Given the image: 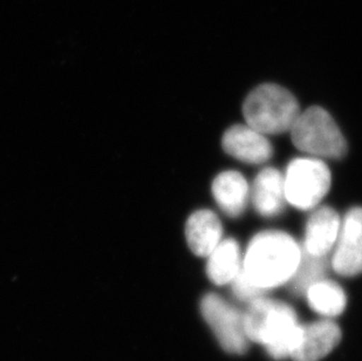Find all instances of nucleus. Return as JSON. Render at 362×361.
I'll return each mask as SVG.
<instances>
[{
    "mask_svg": "<svg viewBox=\"0 0 362 361\" xmlns=\"http://www.w3.org/2000/svg\"><path fill=\"white\" fill-rule=\"evenodd\" d=\"M285 198L301 210L315 208L331 187V173L322 160L315 157L294 159L284 176Z\"/></svg>",
    "mask_w": 362,
    "mask_h": 361,
    "instance_id": "39448f33",
    "label": "nucleus"
},
{
    "mask_svg": "<svg viewBox=\"0 0 362 361\" xmlns=\"http://www.w3.org/2000/svg\"><path fill=\"white\" fill-rule=\"evenodd\" d=\"M243 113L247 126L260 134L285 133L300 114L293 94L274 84H264L253 89L246 98Z\"/></svg>",
    "mask_w": 362,
    "mask_h": 361,
    "instance_id": "7ed1b4c3",
    "label": "nucleus"
},
{
    "mask_svg": "<svg viewBox=\"0 0 362 361\" xmlns=\"http://www.w3.org/2000/svg\"><path fill=\"white\" fill-rule=\"evenodd\" d=\"M244 325L247 339L263 345L274 359L291 357L303 328L290 305L267 297L249 303Z\"/></svg>",
    "mask_w": 362,
    "mask_h": 361,
    "instance_id": "f03ea898",
    "label": "nucleus"
},
{
    "mask_svg": "<svg viewBox=\"0 0 362 361\" xmlns=\"http://www.w3.org/2000/svg\"><path fill=\"white\" fill-rule=\"evenodd\" d=\"M208 257L206 275L217 285L231 283L242 268L240 246L233 239L221 241Z\"/></svg>",
    "mask_w": 362,
    "mask_h": 361,
    "instance_id": "4468645a",
    "label": "nucleus"
},
{
    "mask_svg": "<svg viewBox=\"0 0 362 361\" xmlns=\"http://www.w3.org/2000/svg\"><path fill=\"white\" fill-rule=\"evenodd\" d=\"M212 195L226 215L238 217L247 203L249 184L238 171H224L212 182Z\"/></svg>",
    "mask_w": 362,
    "mask_h": 361,
    "instance_id": "ddd939ff",
    "label": "nucleus"
},
{
    "mask_svg": "<svg viewBox=\"0 0 362 361\" xmlns=\"http://www.w3.org/2000/svg\"><path fill=\"white\" fill-rule=\"evenodd\" d=\"M294 146L304 153L327 159H341L347 151L342 133L322 107H311L300 113L291 128Z\"/></svg>",
    "mask_w": 362,
    "mask_h": 361,
    "instance_id": "20e7f679",
    "label": "nucleus"
},
{
    "mask_svg": "<svg viewBox=\"0 0 362 361\" xmlns=\"http://www.w3.org/2000/svg\"><path fill=\"white\" fill-rule=\"evenodd\" d=\"M341 339V331L331 321H315L303 326L297 348L291 355L294 361H318L324 358Z\"/></svg>",
    "mask_w": 362,
    "mask_h": 361,
    "instance_id": "1a4fd4ad",
    "label": "nucleus"
},
{
    "mask_svg": "<svg viewBox=\"0 0 362 361\" xmlns=\"http://www.w3.org/2000/svg\"><path fill=\"white\" fill-rule=\"evenodd\" d=\"M251 200L257 212L264 217L279 215L286 200L281 171L276 168H265L260 171L252 184Z\"/></svg>",
    "mask_w": 362,
    "mask_h": 361,
    "instance_id": "9b49d317",
    "label": "nucleus"
},
{
    "mask_svg": "<svg viewBox=\"0 0 362 361\" xmlns=\"http://www.w3.org/2000/svg\"><path fill=\"white\" fill-rule=\"evenodd\" d=\"M332 268L340 276L353 277L362 273V208H353L342 221Z\"/></svg>",
    "mask_w": 362,
    "mask_h": 361,
    "instance_id": "0eeeda50",
    "label": "nucleus"
},
{
    "mask_svg": "<svg viewBox=\"0 0 362 361\" xmlns=\"http://www.w3.org/2000/svg\"><path fill=\"white\" fill-rule=\"evenodd\" d=\"M231 284H233V291L235 293V296L238 299L243 300V302H247V303H251L253 300L265 297L267 292L265 290L260 289V287L255 285L247 278L243 268H240V271L237 273L236 277L233 278Z\"/></svg>",
    "mask_w": 362,
    "mask_h": 361,
    "instance_id": "f3484780",
    "label": "nucleus"
},
{
    "mask_svg": "<svg viewBox=\"0 0 362 361\" xmlns=\"http://www.w3.org/2000/svg\"><path fill=\"white\" fill-rule=\"evenodd\" d=\"M300 246L277 230L257 234L250 241L242 268L255 285L269 291L292 280L300 263Z\"/></svg>",
    "mask_w": 362,
    "mask_h": 361,
    "instance_id": "f257e3e1",
    "label": "nucleus"
},
{
    "mask_svg": "<svg viewBox=\"0 0 362 361\" xmlns=\"http://www.w3.org/2000/svg\"><path fill=\"white\" fill-rule=\"evenodd\" d=\"M340 227L338 212L329 207L319 208L308 218L301 248L310 255L326 257L337 243Z\"/></svg>",
    "mask_w": 362,
    "mask_h": 361,
    "instance_id": "9d476101",
    "label": "nucleus"
},
{
    "mask_svg": "<svg viewBox=\"0 0 362 361\" xmlns=\"http://www.w3.org/2000/svg\"><path fill=\"white\" fill-rule=\"evenodd\" d=\"M201 312L226 351L243 355L247 350L249 339L244 325V314L238 309L222 297L209 293L202 299Z\"/></svg>",
    "mask_w": 362,
    "mask_h": 361,
    "instance_id": "423d86ee",
    "label": "nucleus"
},
{
    "mask_svg": "<svg viewBox=\"0 0 362 361\" xmlns=\"http://www.w3.org/2000/svg\"><path fill=\"white\" fill-rule=\"evenodd\" d=\"M222 235L218 216L205 209L194 212L185 225L189 248L199 257H208L222 241Z\"/></svg>",
    "mask_w": 362,
    "mask_h": 361,
    "instance_id": "f8f14e48",
    "label": "nucleus"
},
{
    "mask_svg": "<svg viewBox=\"0 0 362 361\" xmlns=\"http://www.w3.org/2000/svg\"><path fill=\"white\" fill-rule=\"evenodd\" d=\"M300 263L298 265L297 271L294 273L291 284V290L294 294L301 296L305 294L308 287L317 283L319 280H325V275L327 273V256L326 257H317L306 253L301 248Z\"/></svg>",
    "mask_w": 362,
    "mask_h": 361,
    "instance_id": "dca6fc26",
    "label": "nucleus"
},
{
    "mask_svg": "<svg viewBox=\"0 0 362 361\" xmlns=\"http://www.w3.org/2000/svg\"><path fill=\"white\" fill-rule=\"evenodd\" d=\"M305 294L312 310L325 317H337L345 310V291L332 280H319L308 287Z\"/></svg>",
    "mask_w": 362,
    "mask_h": 361,
    "instance_id": "2eb2a0df",
    "label": "nucleus"
},
{
    "mask_svg": "<svg viewBox=\"0 0 362 361\" xmlns=\"http://www.w3.org/2000/svg\"><path fill=\"white\" fill-rule=\"evenodd\" d=\"M222 142L226 153L246 164H264L274 153L267 137L250 126L231 127L224 134Z\"/></svg>",
    "mask_w": 362,
    "mask_h": 361,
    "instance_id": "6e6552de",
    "label": "nucleus"
}]
</instances>
